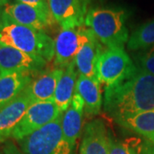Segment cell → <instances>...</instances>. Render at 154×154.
<instances>
[{
	"label": "cell",
	"mask_w": 154,
	"mask_h": 154,
	"mask_svg": "<svg viewBox=\"0 0 154 154\" xmlns=\"http://www.w3.org/2000/svg\"><path fill=\"white\" fill-rule=\"evenodd\" d=\"M104 107L119 125L154 109V75L137 67L122 82L105 87Z\"/></svg>",
	"instance_id": "1"
},
{
	"label": "cell",
	"mask_w": 154,
	"mask_h": 154,
	"mask_svg": "<svg viewBox=\"0 0 154 154\" xmlns=\"http://www.w3.org/2000/svg\"><path fill=\"white\" fill-rule=\"evenodd\" d=\"M0 45L10 46L27 54L43 58L47 63L55 55L54 40L45 33L13 21L4 12L0 27Z\"/></svg>",
	"instance_id": "2"
},
{
	"label": "cell",
	"mask_w": 154,
	"mask_h": 154,
	"mask_svg": "<svg viewBox=\"0 0 154 154\" xmlns=\"http://www.w3.org/2000/svg\"><path fill=\"white\" fill-rule=\"evenodd\" d=\"M127 18L124 10L96 7L88 11L85 25L106 48H123L129 38Z\"/></svg>",
	"instance_id": "3"
},
{
	"label": "cell",
	"mask_w": 154,
	"mask_h": 154,
	"mask_svg": "<svg viewBox=\"0 0 154 154\" xmlns=\"http://www.w3.org/2000/svg\"><path fill=\"white\" fill-rule=\"evenodd\" d=\"M63 114L39 129L19 140L24 154H71L62 128Z\"/></svg>",
	"instance_id": "4"
},
{
	"label": "cell",
	"mask_w": 154,
	"mask_h": 154,
	"mask_svg": "<svg viewBox=\"0 0 154 154\" xmlns=\"http://www.w3.org/2000/svg\"><path fill=\"white\" fill-rule=\"evenodd\" d=\"M136 68L124 48H106L99 56L97 77L105 87H111L128 76Z\"/></svg>",
	"instance_id": "5"
},
{
	"label": "cell",
	"mask_w": 154,
	"mask_h": 154,
	"mask_svg": "<svg viewBox=\"0 0 154 154\" xmlns=\"http://www.w3.org/2000/svg\"><path fill=\"white\" fill-rule=\"evenodd\" d=\"M94 36L89 28L84 27L65 28L61 30L54 40L56 68L65 69L72 62L85 45Z\"/></svg>",
	"instance_id": "6"
},
{
	"label": "cell",
	"mask_w": 154,
	"mask_h": 154,
	"mask_svg": "<svg viewBox=\"0 0 154 154\" xmlns=\"http://www.w3.org/2000/svg\"><path fill=\"white\" fill-rule=\"evenodd\" d=\"M61 114H63V112L54 101L34 102L28 107L22 121L14 130L12 138L19 141L55 120Z\"/></svg>",
	"instance_id": "7"
},
{
	"label": "cell",
	"mask_w": 154,
	"mask_h": 154,
	"mask_svg": "<svg viewBox=\"0 0 154 154\" xmlns=\"http://www.w3.org/2000/svg\"><path fill=\"white\" fill-rule=\"evenodd\" d=\"M47 62L10 46L0 45V71H18L32 75L40 74Z\"/></svg>",
	"instance_id": "8"
},
{
	"label": "cell",
	"mask_w": 154,
	"mask_h": 154,
	"mask_svg": "<svg viewBox=\"0 0 154 154\" xmlns=\"http://www.w3.org/2000/svg\"><path fill=\"white\" fill-rule=\"evenodd\" d=\"M51 14L63 29L83 27L87 5L82 0H48Z\"/></svg>",
	"instance_id": "9"
},
{
	"label": "cell",
	"mask_w": 154,
	"mask_h": 154,
	"mask_svg": "<svg viewBox=\"0 0 154 154\" xmlns=\"http://www.w3.org/2000/svg\"><path fill=\"white\" fill-rule=\"evenodd\" d=\"M32 104L33 101L24 89L19 96L0 110V142L12 137L14 130Z\"/></svg>",
	"instance_id": "10"
},
{
	"label": "cell",
	"mask_w": 154,
	"mask_h": 154,
	"mask_svg": "<svg viewBox=\"0 0 154 154\" xmlns=\"http://www.w3.org/2000/svg\"><path fill=\"white\" fill-rule=\"evenodd\" d=\"M4 12L18 24L38 31H44L45 28L55 22L51 15L46 14L35 7L19 2L7 4L4 7Z\"/></svg>",
	"instance_id": "11"
},
{
	"label": "cell",
	"mask_w": 154,
	"mask_h": 154,
	"mask_svg": "<svg viewBox=\"0 0 154 154\" xmlns=\"http://www.w3.org/2000/svg\"><path fill=\"white\" fill-rule=\"evenodd\" d=\"M64 69L55 68L54 69L41 72L30 82L25 91L34 102L53 101L56 89Z\"/></svg>",
	"instance_id": "12"
},
{
	"label": "cell",
	"mask_w": 154,
	"mask_h": 154,
	"mask_svg": "<svg viewBox=\"0 0 154 154\" xmlns=\"http://www.w3.org/2000/svg\"><path fill=\"white\" fill-rule=\"evenodd\" d=\"M80 154H109V134L102 120L95 119L85 126Z\"/></svg>",
	"instance_id": "13"
},
{
	"label": "cell",
	"mask_w": 154,
	"mask_h": 154,
	"mask_svg": "<svg viewBox=\"0 0 154 154\" xmlns=\"http://www.w3.org/2000/svg\"><path fill=\"white\" fill-rule=\"evenodd\" d=\"M84 110V102L75 92L69 107L63 112L62 120L63 137L72 148H74L77 139L82 134Z\"/></svg>",
	"instance_id": "14"
},
{
	"label": "cell",
	"mask_w": 154,
	"mask_h": 154,
	"mask_svg": "<svg viewBox=\"0 0 154 154\" xmlns=\"http://www.w3.org/2000/svg\"><path fill=\"white\" fill-rule=\"evenodd\" d=\"M33 81V75L18 71L0 74V110L11 103Z\"/></svg>",
	"instance_id": "15"
},
{
	"label": "cell",
	"mask_w": 154,
	"mask_h": 154,
	"mask_svg": "<svg viewBox=\"0 0 154 154\" xmlns=\"http://www.w3.org/2000/svg\"><path fill=\"white\" fill-rule=\"evenodd\" d=\"M101 45L94 35L79 51L74 60L79 75L99 81L97 77V66L99 56L104 51Z\"/></svg>",
	"instance_id": "16"
},
{
	"label": "cell",
	"mask_w": 154,
	"mask_h": 154,
	"mask_svg": "<svg viewBox=\"0 0 154 154\" xmlns=\"http://www.w3.org/2000/svg\"><path fill=\"white\" fill-rule=\"evenodd\" d=\"M75 92L82 99L85 105V112L89 116L99 114L103 100L99 81L79 75Z\"/></svg>",
	"instance_id": "17"
},
{
	"label": "cell",
	"mask_w": 154,
	"mask_h": 154,
	"mask_svg": "<svg viewBox=\"0 0 154 154\" xmlns=\"http://www.w3.org/2000/svg\"><path fill=\"white\" fill-rule=\"evenodd\" d=\"M78 76L79 75L75 63V62H72L64 69L63 74L58 82L53 101L63 113L66 111L71 104L74 94L75 93Z\"/></svg>",
	"instance_id": "18"
},
{
	"label": "cell",
	"mask_w": 154,
	"mask_h": 154,
	"mask_svg": "<svg viewBox=\"0 0 154 154\" xmlns=\"http://www.w3.org/2000/svg\"><path fill=\"white\" fill-rule=\"evenodd\" d=\"M109 154H154V144L143 137L116 140L109 135Z\"/></svg>",
	"instance_id": "19"
},
{
	"label": "cell",
	"mask_w": 154,
	"mask_h": 154,
	"mask_svg": "<svg viewBox=\"0 0 154 154\" xmlns=\"http://www.w3.org/2000/svg\"><path fill=\"white\" fill-rule=\"evenodd\" d=\"M120 125L154 144V109L134 116Z\"/></svg>",
	"instance_id": "20"
},
{
	"label": "cell",
	"mask_w": 154,
	"mask_h": 154,
	"mask_svg": "<svg viewBox=\"0 0 154 154\" xmlns=\"http://www.w3.org/2000/svg\"><path fill=\"white\" fill-rule=\"evenodd\" d=\"M154 45V20L139 26L129 36L127 43L130 51L146 49Z\"/></svg>",
	"instance_id": "21"
},
{
	"label": "cell",
	"mask_w": 154,
	"mask_h": 154,
	"mask_svg": "<svg viewBox=\"0 0 154 154\" xmlns=\"http://www.w3.org/2000/svg\"><path fill=\"white\" fill-rule=\"evenodd\" d=\"M139 67L141 69L154 75V45L147 50L140 57Z\"/></svg>",
	"instance_id": "22"
},
{
	"label": "cell",
	"mask_w": 154,
	"mask_h": 154,
	"mask_svg": "<svg viewBox=\"0 0 154 154\" xmlns=\"http://www.w3.org/2000/svg\"><path fill=\"white\" fill-rule=\"evenodd\" d=\"M19 3H22L25 5H28L30 6L35 7L38 10L42 11L46 14H51L49 8V4H48V0H17Z\"/></svg>",
	"instance_id": "23"
},
{
	"label": "cell",
	"mask_w": 154,
	"mask_h": 154,
	"mask_svg": "<svg viewBox=\"0 0 154 154\" xmlns=\"http://www.w3.org/2000/svg\"><path fill=\"white\" fill-rule=\"evenodd\" d=\"M3 154H24L22 153L17 146L13 143H8L4 148V152Z\"/></svg>",
	"instance_id": "24"
},
{
	"label": "cell",
	"mask_w": 154,
	"mask_h": 154,
	"mask_svg": "<svg viewBox=\"0 0 154 154\" xmlns=\"http://www.w3.org/2000/svg\"><path fill=\"white\" fill-rule=\"evenodd\" d=\"M6 5H7V0H0V10L4 9L3 7H5Z\"/></svg>",
	"instance_id": "25"
},
{
	"label": "cell",
	"mask_w": 154,
	"mask_h": 154,
	"mask_svg": "<svg viewBox=\"0 0 154 154\" xmlns=\"http://www.w3.org/2000/svg\"><path fill=\"white\" fill-rule=\"evenodd\" d=\"M3 16H4V9L0 10V27H1L2 22H3Z\"/></svg>",
	"instance_id": "26"
},
{
	"label": "cell",
	"mask_w": 154,
	"mask_h": 154,
	"mask_svg": "<svg viewBox=\"0 0 154 154\" xmlns=\"http://www.w3.org/2000/svg\"><path fill=\"white\" fill-rule=\"evenodd\" d=\"M82 1L83 3H84V4H85L86 5H87L88 4H89V3H91V2H92L93 0H82Z\"/></svg>",
	"instance_id": "27"
},
{
	"label": "cell",
	"mask_w": 154,
	"mask_h": 154,
	"mask_svg": "<svg viewBox=\"0 0 154 154\" xmlns=\"http://www.w3.org/2000/svg\"><path fill=\"white\" fill-rule=\"evenodd\" d=\"M0 74H1V71H0Z\"/></svg>",
	"instance_id": "28"
},
{
	"label": "cell",
	"mask_w": 154,
	"mask_h": 154,
	"mask_svg": "<svg viewBox=\"0 0 154 154\" xmlns=\"http://www.w3.org/2000/svg\"><path fill=\"white\" fill-rule=\"evenodd\" d=\"M0 154H3V153H0Z\"/></svg>",
	"instance_id": "29"
}]
</instances>
